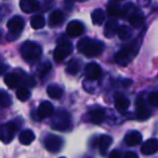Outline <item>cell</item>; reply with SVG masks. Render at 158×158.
Listing matches in <instances>:
<instances>
[{"mask_svg": "<svg viewBox=\"0 0 158 158\" xmlns=\"http://www.w3.org/2000/svg\"><path fill=\"white\" fill-rule=\"evenodd\" d=\"M115 1H117V2H119V1H123V0H115Z\"/></svg>", "mask_w": 158, "mask_h": 158, "instance_id": "74e56055", "label": "cell"}, {"mask_svg": "<svg viewBox=\"0 0 158 158\" xmlns=\"http://www.w3.org/2000/svg\"><path fill=\"white\" fill-rule=\"evenodd\" d=\"M142 142V134L139 131H130L125 135V143L128 146H135Z\"/></svg>", "mask_w": 158, "mask_h": 158, "instance_id": "2e32d148", "label": "cell"}, {"mask_svg": "<svg viewBox=\"0 0 158 158\" xmlns=\"http://www.w3.org/2000/svg\"><path fill=\"white\" fill-rule=\"evenodd\" d=\"M47 93H48V95L51 99L59 100V99H61L62 95H63V89L55 84L49 85L48 88H47Z\"/></svg>", "mask_w": 158, "mask_h": 158, "instance_id": "603a6c76", "label": "cell"}, {"mask_svg": "<svg viewBox=\"0 0 158 158\" xmlns=\"http://www.w3.org/2000/svg\"><path fill=\"white\" fill-rule=\"evenodd\" d=\"M128 20H129L130 25H132V26L135 27V28H139V27L142 26L143 23H144V16H143L142 12L135 11L128 18Z\"/></svg>", "mask_w": 158, "mask_h": 158, "instance_id": "44dd1931", "label": "cell"}, {"mask_svg": "<svg viewBox=\"0 0 158 158\" xmlns=\"http://www.w3.org/2000/svg\"><path fill=\"white\" fill-rule=\"evenodd\" d=\"M130 106V101L125 95H116L115 98V107L119 112H126Z\"/></svg>", "mask_w": 158, "mask_h": 158, "instance_id": "d6986e66", "label": "cell"}, {"mask_svg": "<svg viewBox=\"0 0 158 158\" xmlns=\"http://www.w3.org/2000/svg\"><path fill=\"white\" fill-rule=\"evenodd\" d=\"M52 128L57 131H66L72 128V116L66 110H60L53 115Z\"/></svg>", "mask_w": 158, "mask_h": 158, "instance_id": "3957f363", "label": "cell"}, {"mask_svg": "<svg viewBox=\"0 0 158 158\" xmlns=\"http://www.w3.org/2000/svg\"><path fill=\"white\" fill-rule=\"evenodd\" d=\"M5 84L9 87L10 89H14L15 87H18L21 82V76L18 73H10L7 74L3 78Z\"/></svg>", "mask_w": 158, "mask_h": 158, "instance_id": "ac0fdd59", "label": "cell"}, {"mask_svg": "<svg viewBox=\"0 0 158 158\" xmlns=\"http://www.w3.org/2000/svg\"><path fill=\"white\" fill-rule=\"evenodd\" d=\"M123 158H139V156L134 152H128V153H126Z\"/></svg>", "mask_w": 158, "mask_h": 158, "instance_id": "d590c367", "label": "cell"}, {"mask_svg": "<svg viewBox=\"0 0 158 158\" xmlns=\"http://www.w3.org/2000/svg\"><path fill=\"white\" fill-rule=\"evenodd\" d=\"M61 158H65V157H61Z\"/></svg>", "mask_w": 158, "mask_h": 158, "instance_id": "60d3db41", "label": "cell"}, {"mask_svg": "<svg viewBox=\"0 0 158 158\" xmlns=\"http://www.w3.org/2000/svg\"><path fill=\"white\" fill-rule=\"evenodd\" d=\"M0 103L3 107H8L11 105V98L9 97V94H7L5 90L1 91V94H0Z\"/></svg>", "mask_w": 158, "mask_h": 158, "instance_id": "d6a6232c", "label": "cell"}, {"mask_svg": "<svg viewBox=\"0 0 158 158\" xmlns=\"http://www.w3.org/2000/svg\"><path fill=\"white\" fill-rule=\"evenodd\" d=\"M38 117L40 119L44 118H48V117H51L53 115V106L50 102L44 101L42 102L41 104L38 107Z\"/></svg>", "mask_w": 158, "mask_h": 158, "instance_id": "9a60e30c", "label": "cell"}, {"mask_svg": "<svg viewBox=\"0 0 158 158\" xmlns=\"http://www.w3.org/2000/svg\"><path fill=\"white\" fill-rule=\"evenodd\" d=\"M117 35H118V37L120 40H123V41H127V40H129L130 38H131L132 33L128 26H126V25H121V26H119Z\"/></svg>", "mask_w": 158, "mask_h": 158, "instance_id": "f1b7e54d", "label": "cell"}, {"mask_svg": "<svg viewBox=\"0 0 158 158\" xmlns=\"http://www.w3.org/2000/svg\"><path fill=\"white\" fill-rule=\"evenodd\" d=\"M147 102L152 106H158V92H152L147 97Z\"/></svg>", "mask_w": 158, "mask_h": 158, "instance_id": "836d02e7", "label": "cell"}, {"mask_svg": "<svg viewBox=\"0 0 158 158\" xmlns=\"http://www.w3.org/2000/svg\"><path fill=\"white\" fill-rule=\"evenodd\" d=\"M31 25L34 29H41L46 25V21L42 15H35L31 18Z\"/></svg>", "mask_w": 158, "mask_h": 158, "instance_id": "f546056e", "label": "cell"}, {"mask_svg": "<svg viewBox=\"0 0 158 158\" xmlns=\"http://www.w3.org/2000/svg\"><path fill=\"white\" fill-rule=\"evenodd\" d=\"M135 8H134L133 3H127L125 7L121 9V16L123 19H127V16H130L133 12H135Z\"/></svg>", "mask_w": 158, "mask_h": 158, "instance_id": "1f68e13d", "label": "cell"}, {"mask_svg": "<svg viewBox=\"0 0 158 158\" xmlns=\"http://www.w3.org/2000/svg\"><path fill=\"white\" fill-rule=\"evenodd\" d=\"M107 13H108V15L112 16V18H115V16H118L119 14H121L120 7H119L117 1H115V0L110 1L107 7Z\"/></svg>", "mask_w": 158, "mask_h": 158, "instance_id": "83f0119b", "label": "cell"}, {"mask_svg": "<svg viewBox=\"0 0 158 158\" xmlns=\"http://www.w3.org/2000/svg\"><path fill=\"white\" fill-rule=\"evenodd\" d=\"M86 118L87 121H89V123H94V125H100L105 119V110L101 107L92 108V110L88 112Z\"/></svg>", "mask_w": 158, "mask_h": 158, "instance_id": "ba28073f", "label": "cell"}, {"mask_svg": "<svg viewBox=\"0 0 158 158\" xmlns=\"http://www.w3.org/2000/svg\"><path fill=\"white\" fill-rule=\"evenodd\" d=\"M139 3H140V6H142V7H145V6L149 5V1L151 0H138Z\"/></svg>", "mask_w": 158, "mask_h": 158, "instance_id": "8d00e7d4", "label": "cell"}, {"mask_svg": "<svg viewBox=\"0 0 158 158\" xmlns=\"http://www.w3.org/2000/svg\"><path fill=\"white\" fill-rule=\"evenodd\" d=\"M85 158H92V157H85Z\"/></svg>", "mask_w": 158, "mask_h": 158, "instance_id": "ab89813d", "label": "cell"}, {"mask_svg": "<svg viewBox=\"0 0 158 158\" xmlns=\"http://www.w3.org/2000/svg\"><path fill=\"white\" fill-rule=\"evenodd\" d=\"M34 140H35V133L29 129L23 130L19 135V141L23 145H29Z\"/></svg>", "mask_w": 158, "mask_h": 158, "instance_id": "7402d4cb", "label": "cell"}, {"mask_svg": "<svg viewBox=\"0 0 158 158\" xmlns=\"http://www.w3.org/2000/svg\"><path fill=\"white\" fill-rule=\"evenodd\" d=\"M80 65H81L80 61H78L77 59L72 60L68 63V65L66 66V69H65L66 73L69 75H76L79 72V69H80Z\"/></svg>", "mask_w": 158, "mask_h": 158, "instance_id": "484cf974", "label": "cell"}, {"mask_svg": "<svg viewBox=\"0 0 158 158\" xmlns=\"http://www.w3.org/2000/svg\"><path fill=\"white\" fill-rule=\"evenodd\" d=\"M73 51V44L70 42H63V44H60L56 48L54 49V52H53V59L56 63H61L63 62L68 55L72 53Z\"/></svg>", "mask_w": 158, "mask_h": 158, "instance_id": "8992f818", "label": "cell"}, {"mask_svg": "<svg viewBox=\"0 0 158 158\" xmlns=\"http://www.w3.org/2000/svg\"><path fill=\"white\" fill-rule=\"evenodd\" d=\"M77 49L81 54L88 57L98 56L102 53L104 44L99 40H93L91 38H84L77 44Z\"/></svg>", "mask_w": 158, "mask_h": 158, "instance_id": "6da1fadb", "label": "cell"}, {"mask_svg": "<svg viewBox=\"0 0 158 158\" xmlns=\"http://www.w3.org/2000/svg\"><path fill=\"white\" fill-rule=\"evenodd\" d=\"M84 31H85V27L82 25V23L76 20L69 22L67 27H66V34L72 38H76L78 36H80L84 33Z\"/></svg>", "mask_w": 158, "mask_h": 158, "instance_id": "30bf717a", "label": "cell"}, {"mask_svg": "<svg viewBox=\"0 0 158 158\" xmlns=\"http://www.w3.org/2000/svg\"><path fill=\"white\" fill-rule=\"evenodd\" d=\"M118 22L116 20H110L104 26V35L106 38H112L118 33Z\"/></svg>", "mask_w": 158, "mask_h": 158, "instance_id": "e0dca14e", "label": "cell"}, {"mask_svg": "<svg viewBox=\"0 0 158 158\" xmlns=\"http://www.w3.org/2000/svg\"><path fill=\"white\" fill-rule=\"evenodd\" d=\"M141 152L144 155H153L158 152V140L157 139H149L144 142L141 146Z\"/></svg>", "mask_w": 158, "mask_h": 158, "instance_id": "7c38bea8", "label": "cell"}, {"mask_svg": "<svg viewBox=\"0 0 158 158\" xmlns=\"http://www.w3.org/2000/svg\"><path fill=\"white\" fill-rule=\"evenodd\" d=\"M99 148H100V154L102 156H104L107 152V149L110 148V146L112 145L113 139L110 135H102L99 139Z\"/></svg>", "mask_w": 158, "mask_h": 158, "instance_id": "ffe728a7", "label": "cell"}, {"mask_svg": "<svg viewBox=\"0 0 158 158\" xmlns=\"http://www.w3.org/2000/svg\"><path fill=\"white\" fill-rule=\"evenodd\" d=\"M135 114H136V118L139 120H146L151 117V110L147 108L146 104H145L144 100L142 97L138 98L136 100V104H135Z\"/></svg>", "mask_w": 158, "mask_h": 158, "instance_id": "52a82bcc", "label": "cell"}, {"mask_svg": "<svg viewBox=\"0 0 158 158\" xmlns=\"http://www.w3.org/2000/svg\"><path fill=\"white\" fill-rule=\"evenodd\" d=\"M63 21H64V15L60 10L53 11L52 13L50 14V16H49V24H50L51 27L57 26V25L61 24Z\"/></svg>", "mask_w": 158, "mask_h": 158, "instance_id": "cb8c5ba5", "label": "cell"}, {"mask_svg": "<svg viewBox=\"0 0 158 158\" xmlns=\"http://www.w3.org/2000/svg\"><path fill=\"white\" fill-rule=\"evenodd\" d=\"M16 126L13 123H7L1 127V140L3 143H10L15 135Z\"/></svg>", "mask_w": 158, "mask_h": 158, "instance_id": "9c48e42d", "label": "cell"}, {"mask_svg": "<svg viewBox=\"0 0 158 158\" xmlns=\"http://www.w3.org/2000/svg\"><path fill=\"white\" fill-rule=\"evenodd\" d=\"M110 158H121V154L119 151H117V149H115V151H113L112 153H110Z\"/></svg>", "mask_w": 158, "mask_h": 158, "instance_id": "e575fe53", "label": "cell"}, {"mask_svg": "<svg viewBox=\"0 0 158 158\" xmlns=\"http://www.w3.org/2000/svg\"><path fill=\"white\" fill-rule=\"evenodd\" d=\"M132 57L133 56L131 55V53L126 48H123L115 54V62L120 66H127L130 63Z\"/></svg>", "mask_w": 158, "mask_h": 158, "instance_id": "4fadbf2b", "label": "cell"}, {"mask_svg": "<svg viewBox=\"0 0 158 158\" xmlns=\"http://www.w3.org/2000/svg\"><path fill=\"white\" fill-rule=\"evenodd\" d=\"M44 147L51 153H57L62 149L64 144V141L61 136L55 134H47L44 140Z\"/></svg>", "mask_w": 158, "mask_h": 158, "instance_id": "5b68a950", "label": "cell"}, {"mask_svg": "<svg viewBox=\"0 0 158 158\" xmlns=\"http://www.w3.org/2000/svg\"><path fill=\"white\" fill-rule=\"evenodd\" d=\"M91 19L94 25H102L105 20V13L102 9H95L91 14Z\"/></svg>", "mask_w": 158, "mask_h": 158, "instance_id": "d4e9b609", "label": "cell"}, {"mask_svg": "<svg viewBox=\"0 0 158 158\" xmlns=\"http://www.w3.org/2000/svg\"><path fill=\"white\" fill-rule=\"evenodd\" d=\"M25 22L21 16H13L8 21V29H9V34L7 36V39L12 41V40H15L20 37L21 33L24 29Z\"/></svg>", "mask_w": 158, "mask_h": 158, "instance_id": "277c9868", "label": "cell"}, {"mask_svg": "<svg viewBox=\"0 0 158 158\" xmlns=\"http://www.w3.org/2000/svg\"><path fill=\"white\" fill-rule=\"evenodd\" d=\"M101 67L97 63H89L86 66V69H85V74H86V77L88 78V80H95V79H98L101 76Z\"/></svg>", "mask_w": 158, "mask_h": 158, "instance_id": "8fae6325", "label": "cell"}, {"mask_svg": "<svg viewBox=\"0 0 158 158\" xmlns=\"http://www.w3.org/2000/svg\"><path fill=\"white\" fill-rule=\"evenodd\" d=\"M50 69H51V63L50 62H44V63L40 64V65L38 66V69H37L38 76H40V77L46 76V75L50 72Z\"/></svg>", "mask_w": 158, "mask_h": 158, "instance_id": "4dcf8cb0", "label": "cell"}, {"mask_svg": "<svg viewBox=\"0 0 158 158\" xmlns=\"http://www.w3.org/2000/svg\"><path fill=\"white\" fill-rule=\"evenodd\" d=\"M38 0H20V8L25 13H33L39 9Z\"/></svg>", "mask_w": 158, "mask_h": 158, "instance_id": "5bb4252c", "label": "cell"}, {"mask_svg": "<svg viewBox=\"0 0 158 158\" xmlns=\"http://www.w3.org/2000/svg\"><path fill=\"white\" fill-rule=\"evenodd\" d=\"M16 98L22 102L27 101L31 98V91H29V89L26 86L19 87L18 91H16Z\"/></svg>", "mask_w": 158, "mask_h": 158, "instance_id": "4316f807", "label": "cell"}, {"mask_svg": "<svg viewBox=\"0 0 158 158\" xmlns=\"http://www.w3.org/2000/svg\"><path fill=\"white\" fill-rule=\"evenodd\" d=\"M77 1H85V0H77Z\"/></svg>", "mask_w": 158, "mask_h": 158, "instance_id": "f35d334b", "label": "cell"}, {"mask_svg": "<svg viewBox=\"0 0 158 158\" xmlns=\"http://www.w3.org/2000/svg\"><path fill=\"white\" fill-rule=\"evenodd\" d=\"M20 52L25 61L31 63V62H35L36 60H38L41 56L42 50L39 44L31 41H26L21 46Z\"/></svg>", "mask_w": 158, "mask_h": 158, "instance_id": "7a4b0ae2", "label": "cell"}]
</instances>
